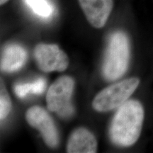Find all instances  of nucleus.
I'll use <instances>...</instances> for the list:
<instances>
[{"label": "nucleus", "instance_id": "nucleus-2", "mask_svg": "<svg viewBox=\"0 0 153 153\" xmlns=\"http://www.w3.org/2000/svg\"><path fill=\"white\" fill-rule=\"evenodd\" d=\"M130 60V43L125 33L115 32L111 36L106 50L103 74L106 79L114 81L126 73Z\"/></svg>", "mask_w": 153, "mask_h": 153}, {"label": "nucleus", "instance_id": "nucleus-13", "mask_svg": "<svg viewBox=\"0 0 153 153\" xmlns=\"http://www.w3.org/2000/svg\"><path fill=\"white\" fill-rule=\"evenodd\" d=\"M32 83H33V94H41L45 90L46 82L43 78H39Z\"/></svg>", "mask_w": 153, "mask_h": 153}, {"label": "nucleus", "instance_id": "nucleus-10", "mask_svg": "<svg viewBox=\"0 0 153 153\" xmlns=\"http://www.w3.org/2000/svg\"><path fill=\"white\" fill-rule=\"evenodd\" d=\"M26 4L38 16L48 18L53 14V7L48 0H25Z\"/></svg>", "mask_w": 153, "mask_h": 153}, {"label": "nucleus", "instance_id": "nucleus-14", "mask_svg": "<svg viewBox=\"0 0 153 153\" xmlns=\"http://www.w3.org/2000/svg\"><path fill=\"white\" fill-rule=\"evenodd\" d=\"M7 1H8V0H0V4H1V5H2L4 4L7 2Z\"/></svg>", "mask_w": 153, "mask_h": 153}, {"label": "nucleus", "instance_id": "nucleus-4", "mask_svg": "<svg viewBox=\"0 0 153 153\" xmlns=\"http://www.w3.org/2000/svg\"><path fill=\"white\" fill-rule=\"evenodd\" d=\"M74 87V81L70 76L57 78L49 87L46 95L48 110L57 113L62 118L70 117L74 111L71 104Z\"/></svg>", "mask_w": 153, "mask_h": 153}, {"label": "nucleus", "instance_id": "nucleus-12", "mask_svg": "<svg viewBox=\"0 0 153 153\" xmlns=\"http://www.w3.org/2000/svg\"><path fill=\"white\" fill-rule=\"evenodd\" d=\"M14 91L19 98H24L29 94H33V85L31 83L17 84L14 86Z\"/></svg>", "mask_w": 153, "mask_h": 153}, {"label": "nucleus", "instance_id": "nucleus-11", "mask_svg": "<svg viewBox=\"0 0 153 153\" xmlns=\"http://www.w3.org/2000/svg\"><path fill=\"white\" fill-rule=\"evenodd\" d=\"M11 108V101L10 97L2 80H1V88H0V119L2 120L7 117L10 113Z\"/></svg>", "mask_w": 153, "mask_h": 153}, {"label": "nucleus", "instance_id": "nucleus-5", "mask_svg": "<svg viewBox=\"0 0 153 153\" xmlns=\"http://www.w3.org/2000/svg\"><path fill=\"white\" fill-rule=\"evenodd\" d=\"M27 123L41 133L44 142L51 148H56L59 145V134L53 118L44 108L33 106L26 113Z\"/></svg>", "mask_w": 153, "mask_h": 153}, {"label": "nucleus", "instance_id": "nucleus-6", "mask_svg": "<svg viewBox=\"0 0 153 153\" xmlns=\"http://www.w3.org/2000/svg\"><path fill=\"white\" fill-rule=\"evenodd\" d=\"M34 55L38 68L44 72H63L70 62L66 53L55 44H38Z\"/></svg>", "mask_w": 153, "mask_h": 153}, {"label": "nucleus", "instance_id": "nucleus-8", "mask_svg": "<svg viewBox=\"0 0 153 153\" xmlns=\"http://www.w3.org/2000/svg\"><path fill=\"white\" fill-rule=\"evenodd\" d=\"M98 143L94 135L85 128H79L72 132L67 143L68 153H95Z\"/></svg>", "mask_w": 153, "mask_h": 153}, {"label": "nucleus", "instance_id": "nucleus-1", "mask_svg": "<svg viewBox=\"0 0 153 153\" xmlns=\"http://www.w3.org/2000/svg\"><path fill=\"white\" fill-rule=\"evenodd\" d=\"M144 120V108L135 99L128 100L120 106L112 119L110 138L117 146L130 147L140 136Z\"/></svg>", "mask_w": 153, "mask_h": 153}, {"label": "nucleus", "instance_id": "nucleus-3", "mask_svg": "<svg viewBox=\"0 0 153 153\" xmlns=\"http://www.w3.org/2000/svg\"><path fill=\"white\" fill-rule=\"evenodd\" d=\"M140 85L137 77H131L108 86L95 96L92 107L98 112H107L119 108L128 100Z\"/></svg>", "mask_w": 153, "mask_h": 153}, {"label": "nucleus", "instance_id": "nucleus-7", "mask_svg": "<svg viewBox=\"0 0 153 153\" xmlns=\"http://www.w3.org/2000/svg\"><path fill=\"white\" fill-rule=\"evenodd\" d=\"M87 21L94 28L104 27L113 9L112 0H78Z\"/></svg>", "mask_w": 153, "mask_h": 153}, {"label": "nucleus", "instance_id": "nucleus-9", "mask_svg": "<svg viewBox=\"0 0 153 153\" xmlns=\"http://www.w3.org/2000/svg\"><path fill=\"white\" fill-rule=\"evenodd\" d=\"M27 53L22 46L16 44L7 45L1 57V70L6 72H14L26 63Z\"/></svg>", "mask_w": 153, "mask_h": 153}]
</instances>
